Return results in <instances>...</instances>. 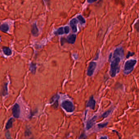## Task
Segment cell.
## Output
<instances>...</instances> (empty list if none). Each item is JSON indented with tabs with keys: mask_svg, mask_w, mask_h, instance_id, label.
I'll list each match as a JSON object with an SVG mask.
<instances>
[{
	"mask_svg": "<svg viewBox=\"0 0 139 139\" xmlns=\"http://www.w3.org/2000/svg\"><path fill=\"white\" fill-rule=\"evenodd\" d=\"M124 57V51L119 47L114 51L110 64V73L112 77H114L120 71L121 62Z\"/></svg>",
	"mask_w": 139,
	"mask_h": 139,
	"instance_id": "cell-1",
	"label": "cell"
},
{
	"mask_svg": "<svg viewBox=\"0 0 139 139\" xmlns=\"http://www.w3.org/2000/svg\"><path fill=\"white\" fill-rule=\"evenodd\" d=\"M95 104H96V101L94 100L93 96H91L87 102L86 106L87 107L90 108L91 109L94 110L95 108Z\"/></svg>",
	"mask_w": 139,
	"mask_h": 139,
	"instance_id": "cell-7",
	"label": "cell"
},
{
	"mask_svg": "<svg viewBox=\"0 0 139 139\" xmlns=\"http://www.w3.org/2000/svg\"><path fill=\"white\" fill-rule=\"evenodd\" d=\"M64 28L63 27H61L57 30L56 32H55L54 34H55V35H60L64 34Z\"/></svg>",
	"mask_w": 139,
	"mask_h": 139,
	"instance_id": "cell-12",
	"label": "cell"
},
{
	"mask_svg": "<svg viewBox=\"0 0 139 139\" xmlns=\"http://www.w3.org/2000/svg\"><path fill=\"white\" fill-rule=\"evenodd\" d=\"M96 66V63L95 62H91L90 63L87 70V74L89 76H91L93 74Z\"/></svg>",
	"mask_w": 139,
	"mask_h": 139,
	"instance_id": "cell-4",
	"label": "cell"
},
{
	"mask_svg": "<svg viewBox=\"0 0 139 139\" xmlns=\"http://www.w3.org/2000/svg\"><path fill=\"white\" fill-rule=\"evenodd\" d=\"M111 110H108L107 112H105L104 114L102 115L101 117H102L103 118H106L108 117V115L110 114V113H111Z\"/></svg>",
	"mask_w": 139,
	"mask_h": 139,
	"instance_id": "cell-17",
	"label": "cell"
},
{
	"mask_svg": "<svg viewBox=\"0 0 139 139\" xmlns=\"http://www.w3.org/2000/svg\"><path fill=\"white\" fill-rule=\"evenodd\" d=\"M62 108L67 112H73L74 110V105L71 101L64 100L61 104Z\"/></svg>",
	"mask_w": 139,
	"mask_h": 139,
	"instance_id": "cell-3",
	"label": "cell"
},
{
	"mask_svg": "<svg viewBox=\"0 0 139 139\" xmlns=\"http://www.w3.org/2000/svg\"><path fill=\"white\" fill-rule=\"evenodd\" d=\"M77 18L79 19V20L82 23H85V22L84 18H83L81 15H79L77 17Z\"/></svg>",
	"mask_w": 139,
	"mask_h": 139,
	"instance_id": "cell-16",
	"label": "cell"
},
{
	"mask_svg": "<svg viewBox=\"0 0 139 139\" xmlns=\"http://www.w3.org/2000/svg\"><path fill=\"white\" fill-rule=\"evenodd\" d=\"M137 61L134 59H130L126 62L124 68V73L125 75H128L133 71Z\"/></svg>",
	"mask_w": 139,
	"mask_h": 139,
	"instance_id": "cell-2",
	"label": "cell"
},
{
	"mask_svg": "<svg viewBox=\"0 0 139 139\" xmlns=\"http://www.w3.org/2000/svg\"><path fill=\"white\" fill-rule=\"evenodd\" d=\"M13 119L11 118L8 121L6 125V128L7 129H8L9 128H11L12 126V124H13Z\"/></svg>",
	"mask_w": 139,
	"mask_h": 139,
	"instance_id": "cell-14",
	"label": "cell"
},
{
	"mask_svg": "<svg viewBox=\"0 0 139 139\" xmlns=\"http://www.w3.org/2000/svg\"><path fill=\"white\" fill-rule=\"evenodd\" d=\"M3 94L4 96H5L7 94V84H6L4 86H3Z\"/></svg>",
	"mask_w": 139,
	"mask_h": 139,
	"instance_id": "cell-15",
	"label": "cell"
},
{
	"mask_svg": "<svg viewBox=\"0 0 139 139\" xmlns=\"http://www.w3.org/2000/svg\"><path fill=\"white\" fill-rule=\"evenodd\" d=\"M64 30L65 34H68L70 32V28L68 26H66L64 27Z\"/></svg>",
	"mask_w": 139,
	"mask_h": 139,
	"instance_id": "cell-19",
	"label": "cell"
},
{
	"mask_svg": "<svg viewBox=\"0 0 139 139\" xmlns=\"http://www.w3.org/2000/svg\"><path fill=\"white\" fill-rule=\"evenodd\" d=\"M107 124H108V123H105V124H99L98 125V126L99 128H103L106 126Z\"/></svg>",
	"mask_w": 139,
	"mask_h": 139,
	"instance_id": "cell-20",
	"label": "cell"
},
{
	"mask_svg": "<svg viewBox=\"0 0 139 139\" xmlns=\"http://www.w3.org/2000/svg\"><path fill=\"white\" fill-rule=\"evenodd\" d=\"M59 98V96L57 95H56L55 96H53V98H52L51 100V103H52V102H53L55 100H58Z\"/></svg>",
	"mask_w": 139,
	"mask_h": 139,
	"instance_id": "cell-18",
	"label": "cell"
},
{
	"mask_svg": "<svg viewBox=\"0 0 139 139\" xmlns=\"http://www.w3.org/2000/svg\"><path fill=\"white\" fill-rule=\"evenodd\" d=\"M76 35L75 34H71L67 37V41L70 44H74L76 40Z\"/></svg>",
	"mask_w": 139,
	"mask_h": 139,
	"instance_id": "cell-9",
	"label": "cell"
},
{
	"mask_svg": "<svg viewBox=\"0 0 139 139\" xmlns=\"http://www.w3.org/2000/svg\"><path fill=\"white\" fill-rule=\"evenodd\" d=\"M97 0H87L88 2L89 3H92L94 2L95 1H96Z\"/></svg>",
	"mask_w": 139,
	"mask_h": 139,
	"instance_id": "cell-22",
	"label": "cell"
},
{
	"mask_svg": "<svg viewBox=\"0 0 139 139\" xmlns=\"http://www.w3.org/2000/svg\"><path fill=\"white\" fill-rule=\"evenodd\" d=\"M137 23H138V25H137V24H136L135 25H136V26H138V27H136L135 28L137 29V30H138V31H139V21H138Z\"/></svg>",
	"mask_w": 139,
	"mask_h": 139,
	"instance_id": "cell-23",
	"label": "cell"
},
{
	"mask_svg": "<svg viewBox=\"0 0 139 139\" xmlns=\"http://www.w3.org/2000/svg\"><path fill=\"white\" fill-rule=\"evenodd\" d=\"M134 55V53H133L129 52H128V53L127 55L126 56V57L127 58H128L130 56H132V55Z\"/></svg>",
	"mask_w": 139,
	"mask_h": 139,
	"instance_id": "cell-21",
	"label": "cell"
},
{
	"mask_svg": "<svg viewBox=\"0 0 139 139\" xmlns=\"http://www.w3.org/2000/svg\"><path fill=\"white\" fill-rule=\"evenodd\" d=\"M96 116H94L92 118V119L88 121L86 124V128L87 129H90V128H91L94 125L96 120Z\"/></svg>",
	"mask_w": 139,
	"mask_h": 139,
	"instance_id": "cell-8",
	"label": "cell"
},
{
	"mask_svg": "<svg viewBox=\"0 0 139 139\" xmlns=\"http://www.w3.org/2000/svg\"><path fill=\"white\" fill-rule=\"evenodd\" d=\"M78 20L75 18L72 19L70 22V24L71 25V28L72 29V32L73 33H76L77 32V25L78 23Z\"/></svg>",
	"mask_w": 139,
	"mask_h": 139,
	"instance_id": "cell-6",
	"label": "cell"
},
{
	"mask_svg": "<svg viewBox=\"0 0 139 139\" xmlns=\"http://www.w3.org/2000/svg\"><path fill=\"white\" fill-rule=\"evenodd\" d=\"M8 25L7 24H3L0 26V30L3 32H7L8 31Z\"/></svg>",
	"mask_w": 139,
	"mask_h": 139,
	"instance_id": "cell-11",
	"label": "cell"
},
{
	"mask_svg": "<svg viewBox=\"0 0 139 139\" xmlns=\"http://www.w3.org/2000/svg\"><path fill=\"white\" fill-rule=\"evenodd\" d=\"M31 32L32 34H33V36H37L38 35L39 31L36 24H34L32 26Z\"/></svg>",
	"mask_w": 139,
	"mask_h": 139,
	"instance_id": "cell-10",
	"label": "cell"
},
{
	"mask_svg": "<svg viewBox=\"0 0 139 139\" xmlns=\"http://www.w3.org/2000/svg\"><path fill=\"white\" fill-rule=\"evenodd\" d=\"M3 52L5 55H10L12 54V51L10 48L8 47H3Z\"/></svg>",
	"mask_w": 139,
	"mask_h": 139,
	"instance_id": "cell-13",
	"label": "cell"
},
{
	"mask_svg": "<svg viewBox=\"0 0 139 139\" xmlns=\"http://www.w3.org/2000/svg\"><path fill=\"white\" fill-rule=\"evenodd\" d=\"M12 112L14 117L15 118H19L20 114V108L19 105L18 104H16L14 105L12 109Z\"/></svg>",
	"mask_w": 139,
	"mask_h": 139,
	"instance_id": "cell-5",
	"label": "cell"
}]
</instances>
